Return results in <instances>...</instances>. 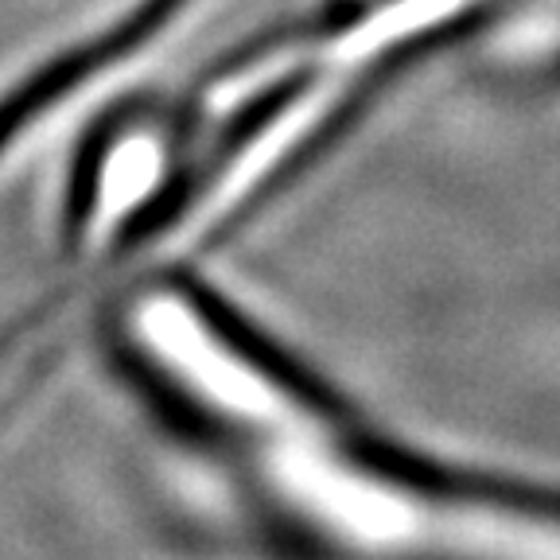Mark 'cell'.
I'll use <instances>...</instances> for the list:
<instances>
[{"instance_id":"1","label":"cell","mask_w":560,"mask_h":560,"mask_svg":"<svg viewBox=\"0 0 560 560\" xmlns=\"http://www.w3.org/2000/svg\"><path fill=\"white\" fill-rule=\"evenodd\" d=\"M191 4V0H144L129 20H121L117 27H109V35L94 39V44H82L74 51L59 55L47 67H39L32 79H24L12 90L4 102H0V149L16 140V132L24 125H32L39 114H47L55 102L70 94L74 86L97 74V70L114 67L121 55H132L137 47H144L175 12Z\"/></svg>"},{"instance_id":"2","label":"cell","mask_w":560,"mask_h":560,"mask_svg":"<svg viewBox=\"0 0 560 560\" xmlns=\"http://www.w3.org/2000/svg\"><path fill=\"white\" fill-rule=\"evenodd\" d=\"M109 140L114 132L97 129L86 137L79 160H74V172H70V191H67V230L70 237H79L86 230L90 214L97 207V195H102V175H105V160H109Z\"/></svg>"}]
</instances>
